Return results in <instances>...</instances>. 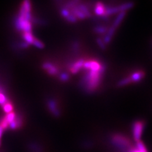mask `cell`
<instances>
[{
  "label": "cell",
  "mask_w": 152,
  "mask_h": 152,
  "mask_svg": "<svg viewBox=\"0 0 152 152\" xmlns=\"http://www.w3.org/2000/svg\"><path fill=\"white\" fill-rule=\"evenodd\" d=\"M104 68L98 71L88 70V73L85 76L84 83L86 90L92 92L96 90L102 81V77L104 72Z\"/></svg>",
  "instance_id": "6da1fadb"
},
{
  "label": "cell",
  "mask_w": 152,
  "mask_h": 152,
  "mask_svg": "<svg viewBox=\"0 0 152 152\" xmlns=\"http://www.w3.org/2000/svg\"><path fill=\"white\" fill-rule=\"evenodd\" d=\"M112 142L122 152H127L132 146L130 140L127 137L121 134H115L112 136Z\"/></svg>",
  "instance_id": "7a4b0ae2"
},
{
  "label": "cell",
  "mask_w": 152,
  "mask_h": 152,
  "mask_svg": "<svg viewBox=\"0 0 152 152\" xmlns=\"http://www.w3.org/2000/svg\"><path fill=\"white\" fill-rule=\"evenodd\" d=\"M145 127V123L142 121H137L132 124V137L135 142L141 141L142 133Z\"/></svg>",
  "instance_id": "3957f363"
},
{
  "label": "cell",
  "mask_w": 152,
  "mask_h": 152,
  "mask_svg": "<svg viewBox=\"0 0 152 152\" xmlns=\"http://www.w3.org/2000/svg\"><path fill=\"white\" fill-rule=\"evenodd\" d=\"M83 68L86 69L87 70L98 71L104 68V66L97 60H90L84 61V64H83Z\"/></svg>",
  "instance_id": "277c9868"
},
{
  "label": "cell",
  "mask_w": 152,
  "mask_h": 152,
  "mask_svg": "<svg viewBox=\"0 0 152 152\" xmlns=\"http://www.w3.org/2000/svg\"><path fill=\"white\" fill-rule=\"evenodd\" d=\"M17 27L20 30L24 31V32H31L32 26L30 20L19 16L17 21Z\"/></svg>",
  "instance_id": "5b68a950"
},
{
  "label": "cell",
  "mask_w": 152,
  "mask_h": 152,
  "mask_svg": "<svg viewBox=\"0 0 152 152\" xmlns=\"http://www.w3.org/2000/svg\"><path fill=\"white\" fill-rule=\"evenodd\" d=\"M127 152H148L145 145L141 140L136 142V146H132Z\"/></svg>",
  "instance_id": "8992f818"
},
{
  "label": "cell",
  "mask_w": 152,
  "mask_h": 152,
  "mask_svg": "<svg viewBox=\"0 0 152 152\" xmlns=\"http://www.w3.org/2000/svg\"><path fill=\"white\" fill-rule=\"evenodd\" d=\"M105 10L106 5H104L102 2H97L94 7V12L98 16L103 17L105 14Z\"/></svg>",
  "instance_id": "52a82bcc"
},
{
  "label": "cell",
  "mask_w": 152,
  "mask_h": 152,
  "mask_svg": "<svg viewBox=\"0 0 152 152\" xmlns=\"http://www.w3.org/2000/svg\"><path fill=\"white\" fill-rule=\"evenodd\" d=\"M145 72L142 70H137L135 72H133L130 76L129 77L131 80L132 83H138L143 79L145 77Z\"/></svg>",
  "instance_id": "ba28073f"
},
{
  "label": "cell",
  "mask_w": 152,
  "mask_h": 152,
  "mask_svg": "<svg viewBox=\"0 0 152 152\" xmlns=\"http://www.w3.org/2000/svg\"><path fill=\"white\" fill-rule=\"evenodd\" d=\"M84 62V60L83 59H80L75 61V63L72 64L70 67V71L72 74L77 73L83 67V64Z\"/></svg>",
  "instance_id": "9c48e42d"
},
{
  "label": "cell",
  "mask_w": 152,
  "mask_h": 152,
  "mask_svg": "<svg viewBox=\"0 0 152 152\" xmlns=\"http://www.w3.org/2000/svg\"><path fill=\"white\" fill-rule=\"evenodd\" d=\"M126 14V12H120L119 13H118V15L117 16L115 20H114L112 27L115 28V29H117V28L119 26L122 21L123 20V19L124 18Z\"/></svg>",
  "instance_id": "30bf717a"
},
{
  "label": "cell",
  "mask_w": 152,
  "mask_h": 152,
  "mask_svg": "<svg viewBox=\"0 0 152 152\" xmlns=\"http://www.w3.org/2000/svg\"><path fill=\"white\" fill-rule=\"evenodd\" d=\"M43 67L45 70L48 71L50 74L51 75H55L58 72V70L55 67V66L50 63H46L44 64Z\"/></svg>",
  "instance_id": "8fae6325"
},
{
  "label": "cell",
  "mask_w": 152,
  "mask_h": 152,
  "mask_svg": "<svg viewBox=\"0 0 152 152\" xmlns=\"http://www.w3.org/2000/svg\"><path fill=\"white\" fill-rule=\"evenodd\" d=\"M23 38H24L25 41H26L27 43L28 44H32L33 42H34L35 38L33 36L32 34V33L31 32H24L23 36Z\"/></svg>",
  "instance_id": "7c38bea8"
},
{
  "label": "cell",
  "mask_w": 152,
  "mask_h": 152,
  "mask_svg": "<svg viewBox=\"0 0 152 152\" xmlns=\"http://www.w3.org/2000/svg\"><path fill=\"white\" fill-rule=\"evenodd\" d=\"M132 83V81L130 79L129 77H125L122 79V80H121L120 81H118V84H117V86H126V85H128Z\"/></svg>",
  "instance_id": "4fadbf2b"
},
{
  "label": "cell",
  "mask_w": 152,
  "mask_h": 152,
  "mask_svg": "<svg viewBox=\"0 0 152 152\" xmlns=\"http://www.w3.org/2000/svg\"><path fill=\"white\" fill-rule=\"evenodd\" d=\"M94 31L96 34H103V33L106 32L108 31V28L106 26H96L94 28Z\"/></svg>",
  "instance_id": "5bb4252c"
},
{
  "label": "cell",
  "mask_w": 152,
  "mask_h": 152,
  "mask_svg": "<svg viewBox=\"0 0 152 152\" xmlns=\"http://www.w3.org/2000/svg\"><path fill=\"white\" fill-rule=\"evenodd\" d=\"M4 118H5L6 121L8 122V124L10 125V124H11L12 122H13L15 120V118H16L15 114L14 112H12L10 113H7V115H6V117Z\"/></svg>",
  "instance_id": "9a60e30c"
},
{
  "label": "cell",
  "mask_w": 152,
  "mask_h": 152,
  "mask_svg": "<svg viewBox=\"0 0 152 152\" xmlns=\"http://www.w3.org/2000/svg\"><path fill=\"white\" fill-rule=\"evenodd\" d=\"M48 106H49V108H50V110L53 112L55 115H58V110H57V108L56 107V104L53 101H50L49 102V104H48Z\"/></svg>",
  "instance_id": "2e32d148"
},
{
  "label": "cell",
  "mask_w": 152,
  "mask_h": 152,
  "mask_svg": "<svg viewBox=\"0 0 152 152\" xmlns=\"http://www.w3.org/2000/svg\"><path fill=\"white\" fill-rule=\"evenodd\" d=\"M3 108L4 111L6 113H7L12 112V110H13L12 104L11 103H8V102L4 104V105L3 106Z\"/></svg>",
  "instance_id": "e0dca14e"
},
{
  "label": "cell",
  "mask_w": 152,
  "mask_h": 152,
  "mask_svg": "<svg viewBox=\"0 0 152 152\" xmlns=\"http://www.w3.org/2000/svg\"><path fill=\"white\" fill-rule=\"evenodd\" d=\"M96 42H97L98 45L100 47L102 50L106 49V45L104 43L103 39H102L101 38H98V39H96Z\"/></svg>",
  "instance_id": "ac0fdd59"
},
{
  "label": "cell",
  "mask_w": 152,
  "mask_h": 152,
  "mask_svg": "<svg viewBox=\"0 0 152 152\" xmlns=\"http://www.w3.org/2000/svg\"><path fill=\"white\" fill-rule=\"evenodd\" d=\"M32 45H34L35 46L39 48H43V46H44L43 44H42L40 41L36 39V38H35L34 42H33Z\"/></svg>",
  "instance_id": "d6986e66"
},
{
  "label": "cell",
  "mask_w": 152,
  "mask_h": 152,
  "mask_svg": "<svg viewBox=\"0 0 152 152\" xmlns=\"http://www.w3.org/2000/svg\"><path fill=\"white\" fill-rule=\"evenodd\" d=\"M7 99L6 98V96L3 93H0V104H3L4 105V104L7 103Z\"/></svg>",
  "instance_id": "ffe728a7"
},
{
  "label": "cell",
  "mask_w": 152,
  "mask_h": 152,
  "mask_svg": "<svg viewBox=\"0 0 152 152\" xmlns=\"http://www.w3.org/2000/svg\"><path fill=\"white\" fill-rule=\"evenodd\" d=\"M60 79L61 80H64V81H66V80H67L69 79V76L68 74H62L60 75Z\"/></svg>",
  "instance_id": "44dd1931"
},
{
  "label": "cell",
  "mask_w": 152,
  "mask_h": 152,
  "mask_svg": "<svg viewBox=\"0 0 152 152\" xmlns=\"http://www.w3.org/2000/svg\"><path fill=\"white\" fill-rule=\"evenodd\" d=\"M3 131H4V129H3V127L1 126H0V146H1V138L2 137Z\"/></svg>",
  "instance_id": "7402d4cb"
}]
</instances>
